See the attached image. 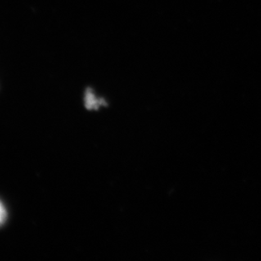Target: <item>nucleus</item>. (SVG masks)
I'll return each instance as SVG.
<instances>
[{
  "label": "nucleus",
  "mask_w": 261,
  "mask_h": 261,
  "mask_svg": "<svg viewBox=\"0 0 261 261\" xmlns=\"http://www.w3.org/2000/svg\"><path fill=\"white\" fill-rule=\"evenodd\" d=\"M85 104L87 109H95V110L98 109L100 106L107 105L106 101H104L103 99L97 98L92 90L90 88L87 89L86 91Z\"/></svg>",
  "instance_id": "1"
},
{
  "label": "nucleus",
  "mask_w": 261,
  "mask_h": 261,
  "mask_svg": "<svg viewBox=\"0 0 261 261\" xmlns=\"http://www.w3.org/2000/svg\"><path fill=\"white\" fill-rule=\"evenodd\" d=\"M7 219V210L5 208L4 203L0 200V227L5 224Z\"/></svg>",
  "instance_id": "2"
}]
</instances>
